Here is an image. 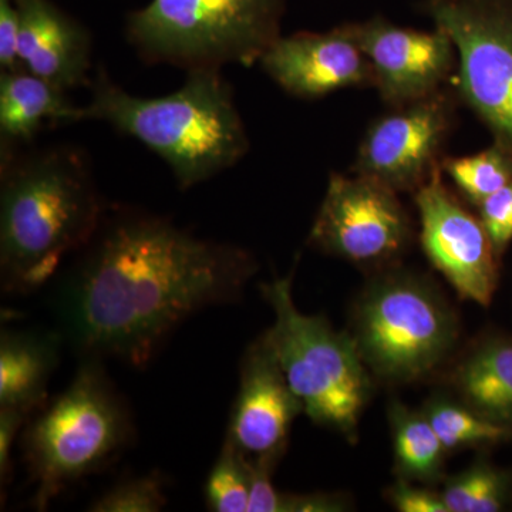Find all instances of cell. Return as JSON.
<instances>
[{
	"label": "cell",
	"instance_id": "18",
	"mask_svg": "<svg viewBox=\"0 0 512 512\" xmlns=\"http://www.w3.org/2000/svg\"><path fill=\"white\" fill-rule=\"evenodd\" d=\"M458 386L476 413L495 423L512 421V345L484 346L458 372Z\"/></svg>",
	"mask_w": 512,
	"mask_h": 512
},
{
	"label": "cell",
	"instance_id": "19",
	"mask_svg": "<svg viewBox=\"0 0 512 512\" xmlns=\"http://www.w3.org/2000/svg\"><path fill=\"white\" fill-rule=\"evenodd\" d=\"M444 451L446 447L426 416L409 412L396 414L394 453L407 476L423 480L436 476Z\"/></svg>",
	"mask_w": 512,
	"mask_h": 512
},
{
	"label": "cell",
	"instance_id": "23",
	"mask_svg": "<svg viewBox=\"0 0 512 512\" xmlns=\"http://www.w3.org/2000/svg\"><path fill=\"white\" fill-rule=\"evenodd\" d=\"M443 495L448 512H497L503 510V478L490 467L477 466L454 477Z\"/></svg>",
	"mask_w": 512,
	"mask_h": 512
},
{
	"label": "cell",
	"instance_id": "14",
	"mask_svg": "<svg viewBox=\"0 0 512 512\" xmlns=\"http://www.w3.org/2000/svg\"><path fill=\"white\" fill-rule=\"evenodd\" d=\"M259 63L281 89L299 99L373 84L372 67L349 25L325 33L279 36Z\"/></svg>",
	"mask_w": 512,
	"mask_h": 512
},
{
	"label": "cell",
	"instance_id": "27",
	"mask_svg": "<svg viewBox=\"0 0 512 512\" xmlns=\"http://www.w3.org/2000/svg\"><path fill=\"white\" fill-rule=\"evenodd\" d=\"M392 500L396 510L402 512H448L443 495L407 484L393 488Z\"/></svg>",
	"mask_w": 512,
	"mask_h": 512
},
{
	"label": "cell",
	"instance_id": "8",
	"mask_svg": "<svg viewBox=\"0 0 512 512\" xmlns=\"http://www.w3.org/2000/svg\"><path fill=\"white\" fill-rule=\"evenodd\" d=\"M456 47L458 87L512 150V8L504 0H424Z\"/></svg>",
	"mask_w": 512,
	"mask_h": 512
},
{
	"label": "cell",
	"instance_id": "28",
	"mask_svg": "<svg viewBox=\"0 0 512 512\" xmlns=\"http://www.w3.org/2000/svg\"><path fill=\"white\" fill-rule=\"evenodd\" d=\"M30 416L13 409H0V477L5 485L10 476V454L19 430Z\"/></svg>",
	"mask_w": 512,
	"mask_h": 512
},
{
	"label": "cell",
	"instance_id": "22",
	"mask_svg": "<svg viewBox=\"0 0 512 512\" xmlns=\"http://www.w3.org/2000/svg\"><path fill=\"white\" fill-rule=\"evenodd\" d=\"M431 426L439 434L446 450L494 443L507 436L503 424L485 419L481 414L468 412L453 404L437 403L427 412Z\"/></svg>",
	"mask_w": 512,
	"mask_h": 512
},
{
	"label": "cell",
	"instance_id": "16",
	"mask_svg": "<svg viewBox=\"0 0 512 512\" xmlns=\"http://www.w3.org/2000/svg\"><path fill=\"white\" fill-rule=\"evenodd\" d=\"M82 120L83 107L74 106L66 90L23 67L0 73L2 150L29 144L43 128Z\"/></svg>",
	"mask_w": 512,
	"mask_h": 512
},
{
	"label": "cell",
	"instance_id": "26",
	"mask_svg": "<svg viewBox=\"0 0 512 512\" xmlns=\"http://www.w3.org/2000/svg\"><path fill=\"white\" fill-rule=\"evenodd\" d=\"M19 12L16 0H0V66L20 67L18 59Z\"/></svg>",
	"mask_w": 512,
	"mask_h": 512
},
{
	"label": "cell",
	"instance_id": "24",
	"mask_svg": "<svg viewBox=\"0 0 512 512\" xmlns=\"http://www.w3.org/2000/svg\"><path fill=\"white\" fill-rule=\"evenodd\" d=\"M167 504L160 474L130 478L114 485L90 505L94 512H157Z\"/></svg>",
	"mask_w": 512,
	"mask_h": 512
},
{
	"label": "cell",
	"instance_id": "7",
	"mask_svg": "<svg viewBox=\"0 0 512 512\" xmlns=\"http://www.w3.org/2000/svg\"><path fill=\"white\" fill-rule=\"evenodd\" d=\"M454 335L450 313L426 286L393 278L360 306L356 345L380 376L410 380L443 359Z\"/></svg>",
	"mask_w": 512,
	"mask_h": 512
},
{
	"label": "cell",
	"instance_id": "2",
	"mask_svg": "<svg viewBox=\"0 0 512 512\" xmlns=\"http://www.w3.org/2000/svg\"><path fill=\"white\" fill-rule=\"evenodd\" d=\"M86 154L57 146L2 150L0 271L8 292L47 284L82 251L106 215Z\"/></svg>",
	"mask_w": 512,
	"mask_h": 512
},
{
	"label": "cell",
	"instance_id": "11",
	"mask_svg": "<svg viewBox=\"0 0 512 512\" xmlns=\"http://www.w3.org/2000/svg\"><path fill=\"white\" fill-rule=\"evenodd\" d=\"M421 244L431 264L461 298L490 305L497 286L493 242L477 220L444 187L437 170L416 195Z\"/></svg>",
	"mask_w": 512,
	"mask_h": 512
},
{
	"label": "cell",
	"instance_id": "20",
	"mask_svg": "<svg viewBox=\"0 0 512 512\" xmlns=\"http://www.w3.org/2000/svg\"><path fill=\"white\" fill-rule=\"evenodd\" d=\"M447 174L471 201L480 205L485 198L512 181V158L500 147L473 156L453 158L446 163Z\"/></svg>",
	"mask_w": 512,
	"mask_h": 512
},
{
	"label": "cell",
	"instance_id": "5",
	"mask_svg": "<svg viewBox=\"0 0 512 512\" xmlns=\"http://www.w3.org/2000/svg\"><path fill=\"white\" fill-rule=\"evenodd\" d=\"M285 0H151L127 19V39L147 63L185 72L252 66L281 36Z\"/></svg>",
	"mask_w": 512,
	"mask_h": 512
},
{
	"label": "cell",
	"instance_id": "1",
	"mask_svg": "<svg viewBox=\"0 0 512 512\" xmlns=\"http://www.w3.org/2000/svg\"><path fill=\"white\" fill-rule=\"evenodd\" d=\"M56 296L64 338L86 359L144 366L180 323L232 302L255 272L245 249L157 215L106 212Z\"/></svg>",
	"mask_w": 512,
	"mask_h": 512
},
{
	"label": "cell",
	"instance_id": "3",
	"mask_svg": "<svg viewBox=\"0 0 512 512\" xmlns=\"http://www.w3.org/2000/svg\"><path fill=\"white\" fill-rule=\"evenodd\" d=\"M177 92L138 97L99 70L84 120L106 121L163 158L188 190L234 167L248 153L247 128L220 69L187 72Z\"/></svg>",
	"mask_w": 512,
	"mask_h": 512
},
{
	"label": "cell",
	"instance_id": "4",
	"mask_svg": "<svg viewBox=\"0 0 512 512\" xmlns=\"http://www.w3.org/2000/svg\"><path fill=\"white\" fill-rule=\"evenodd\" d=\"M130 439V414L101 360H84L72 383L40 410L23 436L37 510L110 463Z\"/></svg>",
	"mask_w": 512,
	"mask_h": 512
},
{
	"label": "cell",
	"instance_id": "17",
	"mask_svg": "<svg viewBox=\"0 0 512 512\" xmlns=\"http://www.w3.org/2000/svg\"><path fill=\"white\" fill-rule=\"evenodd\" d=\"M60 338L35 330H3L0 338V409L28 416L46 406L47 386L59 363Z\"/></svg>",
	"mask_w": 512,
	"mask_h": 512
},
{
	"label": "cell",
	"instance_id": "21",
	"mask_svg": "<svg viewBox=\"0 0 512 512\" xmlns=\"http://www.w3.org/2000/svg\"><path fill=\"white\" fill-rule=\"evenodd\" d=\"M251 470L244 454L225 440L205 483V500L215 512H248Z\"/></svg>",
	"mask_w": 512,
	"mask_h": 512
},
{
	"label": "cell",
	"instance_id": "6",
	"mask_svg": "<svg viewBox=\"0 0 512 512\" xmlns=\"http://www.w3.org/2000/svg\"><path fill=\"white\" fill-rule=\"evenodd\" d=\"M274 311V326L264 338L303 412L315 423L352 436L369 394L356 342L333 330L320 316L303 315L292 298L291 278L262 285Z\"/></svg>",
	"mask_w": 512,
	"mask_h": 512
},
{
	"label": "cell",
	"instance_id": "13",
	"mask_svg": "<svg viewBox=\"0 0 512 512\" xmlns=\"http://www.w3.org/2000/svg\"><path fill=\"white\" fill-rule=\"evenodd\" d=\"M303 412L264 336L249 346L229 420V441L247 460L274 464L284 451L293 420Z\"/></svg>",
	"mask_w": 512,
	"mask_h": 512
},
{
	"label": "cell",
	"instance_id": "10",
	"mask_svg": "<svg viewBox=\"0 0 512 512\" xmlns=\"http://www.w3.org/2000/svg\"><path fill=\"white\" fill-rule=\"evenodd\" d=\"M451 127V103L436 92L396 107L377 119L363 137L356 173L394 191L420 188L433 175Z\"/></svg>",
	"mask_w": 512,
	"mask_h": 512
},
{
	"label": "cell",
	"instance_id": "9",
	"mask_svg": "<svg viewBox=\"0 0 512 512\" xmlns=\"http://www.w3.org/2000/svg\"><path fill=\"white\" fill-rule=\"evenodd\" d=\"M409 234L393 188L362 174H333L309 239L323 252L367 264L399 254Z\"/></svg>",
	"mask_w": 512,
	"mask_h": 512
},
{
	"label": "cell",
	"instance_id": "25",
	"mask_svg": "<svg viewBox=\"0 0 512 512\" xmlns=\"http://www.w3.org/2000/svg\"><path fill=\"white\" fill-rule=\"evenodd\" d=\"M478 207L495 251H501L512 239V181L485 198Z\"/></svg>",
	"mask_w": 512,
	"mask_h": 512
},
{
	"label": "cell",
	"instance_id": "15",
	"mask_svg": "<svg viewBox=\"0 0 512 512\" xmlns=\"http://www.w3.org/2000/svg\"><path fill=\"white\" fill-rule=\"evenodd\" d=\"M20 67L63 90L90 84L92 40L50 0H16Z\"/></svg>",
	"mask_w": 512,
	"mask_h": 512
},
{
	"label": "cell",
	"instance_id": "12",
	"mask_svg": "<svg viewBox=\"0 0 512 512\" xmlns=\"http://www.w3.org/2000/svg\"><path fill=\"white\" fill-rule=\"evenodd\" d=\"M349 29L372 67L373 86L396 107L439 92L456 66V47L439 28L421 32L373 19Z\"/></svg>",
	"mask_w": 512,
	"mask_h": 512
}]
</instances>
